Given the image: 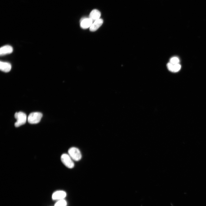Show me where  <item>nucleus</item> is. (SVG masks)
<instances>
[{
	"mask_svg": "<svg viewBox=\"0 0 206 206\" xmlns=\"http://www.w3.org/2000/svg\"><path fill=\"white\" fill-rule=\"evenodd\" d=\"M13 51L12 47L9 45L4 46L0 48V55L3 56L11 53Z\"/></svg>",
	"mask_w": 206,
	"mask_h": 206,
	"instance_id": "nucleus-8",
	"label": "nucleus"
},
{
	"mask_svg": "<svg viewBox=\"0 0 206 206\" xmlns=\"http://www.w3.org/2000/svg\"><path fill=\"white\" fill-rule=\"evenodd\" d=\"M180 62L179 58L177 57H173L171 58L169 62L173 64H179Z\"/></svg>",
	"mask_w": 206,
	"mask_h": 206,
	"instance_id": "nucleus-13",
	"label": "nucleus"
},
{
	"mask_svg": "<svg viewBox=\"0 0 206 206\" xmlns=\"http://www.w3.org/2000/svg\"><path fill=\"white\" fill-rule=\"evenodd\" d=\"M92 22L93 21L90 18H84L81 20L80 25L82 29H86L90 27Z\"/></svg>",
	"mask_w": 206,
	"mask_h": 206,
	"instance_id": "nucleus-5",
	"label": "nucleus"
},
{
	"mask_svg": "<svg viewBox=\"0 0 206 206\" xmlns=\"http://www.w3.org/2000/svg\"><path fill=\"white\" fill-rule=\"evenodd\" d=\"M101 16L100 12L96 9L93 10L90 12L89 15V18L93 21H95L100 18Z\"/></svg>",
	"mask_w": 206,
	"mask_h": 206,
	"instance_id": "nucleus-10",
	"label": "nucleus"
},
{
	"mask_svg": "<svg viewBox=\"0 0 206 206\" xmlns=\"http://www.w3.org/2000/svg\"><path fill=\"white\" fill-rule=\"evenodd\" d=\"M66 201L63 199L59 200L55 203L54 206H66Z\"/></svg>",
	"mask_w": 206,
	"mask_h": 206,
	"instance_id": "nucleus-12",
	"label": "nucleus"
},
{
	"mask_svg": "<svg viewBox=\"0 0 206 206\" xmlns=\"http://www.w3.org/2000/svg\"><path fill=\"white\" fill-rule=\"evenodd\" d=\"M11 64L9 63L0 61V70L4 72H7L10 71L11 69Z\"/></svg>",
	"mask_w": 206,
	"mask_h": 206,
	"instance_id": "nucleus-9",
	"label": "nucleus"
},
{
	"mask_svg": "<svg viewBox=\"0 0 206 206\" xmlns=\"http://www.w3.org/2000/svg\"><path fill=\"white\" fill-rule=\"evenodd\" d=\"M14 117L17 120L14 124L15 126L16 127L24 124L26 122L27 116L23 112H15L14 114Z\"/></svg>",
	"mask_w": 206,
	"mask_h": 206,
	"instance_id": "nucleus-1",
	"label": "nucleus"
},
{
	"mask_svg": "<svg viewBox=\"0 0 206 206\" xmlns=\"http://www.w3.org/2000/svg\"><path fill=\"white\" fill-rule=\"evenodd\" d=\"M61 160L62 163L67 167L72 169L74 167V163L73 159L67 154H63L61 157Z\"/></svg>",
	"mask_w": 206,
	"mask_h": 206,
	"instance_id": "nucleus-4",
	"label": "nucleus"
},
{
	"mask_svg": "<svg viewBox=\"0 0 206 206\" xmlns=\"http://www.w3.org/2000/svg\"><path fill=\"white\" fill-rule=\"evenodd\" d=\"M66 196V193L64 191H58L54 193L52 195L54 200H60L63 199Z\"/></svg>",
	"mask_w": 206,
	"mask_h": 206,
	"instance_id": "nucleus-6",
	"label": "nucleus"
},
{
	"mask_svg": "<svg viewBox=\"0 0 206 206\" xmlns=\"http://www.w3.org/2000/svg\"><path fill=\"white\" fill-rule=\"evenodd\" d=\"M103 21L101 19H99L94 21L90 27L91 31H94L97 30L102 25Z\"/></svg>",
	"mask_w": 206,
	"mask_h": 206,
	"instance_id": "nucleus-7",
	"label": "nucleus"
},
{
	"mask_svg": "<svg viewBox=\"0 0 206 206\" xmlns=\"http://www.w3.org/2000/svg\"><path fill=\"white\" fill-rule=\"evenodd\" d=\"M68 154L74 160L78 161L81 159V152L76 147L70 148L68 150Z\"/></svg>",
	"mask_w": 206,
	"mask_h": 206,
	"instance_id": "nucleus-3",
	"label": "nucleus"
},
{
	"mask_svg": "<svg viewBox=\"0 0 206 206\" xmlns=\"http://www.w3.org/2000/svg\"><path fill=\"white\" fill-rule=\"evenodd\" d=\"M42 116V114L40 112H35L31 113L28 116V122L31 124H37L40 122Z\"/></svg>",
	"mask_w": 206,
	"mask_h": 206,
	"instance_id": "nucleus-2",
	"label": "nucleus"
},
{
	"mask_svg": "<svg viewBox=\"0 0 206 206\" xmlns=\"http://www.w3.org/2000/svg\"><path fill=\"white\" fill-rule=\"evenodd\" d=\"M167 67L170 71L173 72H176L180 70L181 66L179 64H173L169 62L167 64Z\"/></svg>",
	"mask_w": 206,
	"mask_h": 206,
	"instance_id": "nucleus-11",
	"label": "nucleus"
}]
</instances>
